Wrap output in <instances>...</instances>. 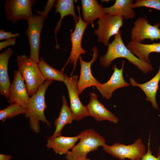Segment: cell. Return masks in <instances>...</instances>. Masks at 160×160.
<instances>
[{"label":"cell","instance_id":"22","mask_svg":"<svg viewBox=\"0 0 160 160\" xmlns=\"http://www.w3.org/2000/svg\"><path fill=\"white\" fill-rule=\"evenodd\" d=\"M134 0H116L114 4L109 7H103L104 12L112 16H119L127 19L133 18L135 11L132 8Z\"/></svg>","mask_w":160,"mask_h":160},{"label":"cell","instance_id":"13","mask_svg":"<svg viewBox=\"0 0 160 160\" xmlns=\"http://www.w3.org/2000/svg\"><path fill=\"white\" fill-rule=\"evenodd\" d=\"M125 62L122 60L121 67L118 68L116 65L112 67L113 73L110 79L106 82L100 84L96 87L103 97L109 100L112 97V93L116 90L128 87L130 84L126 81L123 76V70Z\"/></svg>","mask_w":160,"mask_h":160},{"label":"cell","instance_id":"18","mask_svg":"<svg viewBox=\"0 0 160 160\" xmlns=\"http://www.w3.org/2000/svg\"><path fill=\"white\" fill-rule=\"evenodd\" d=\"M81 2L83 21L91 24L92 27L94 28V21L103 18L106 14L103 10L102 5L96 0H81Z\"/></svg>","mask_w":160,"mask_h":160},{"label":"cell","instance_id":"16","mask_svg":"<svg viewBox=\"0 0 160 160\" xmlns=\"http://www.w3.org/2000/svg\"><path fill=\"white\" fill-rule=\"evenodd\" d=\"M14 52L9 47L0 54V95L8 99L11 84L8 72V66L9 58Z\"/></svg>","mask_w":160,"mask_h":160},{"label":"cell","instance_id":"9","mask_svg":"<svg viewBox=\"0 0 160 160\" xmlns=\"http://www.w3.org/2000/svg\"><path fill=\"white\" fill-rule=\"evenodd\" d=\"M35 0H7L4 5L6 19L13 24L32 17V7Z\"/></svg>","mask_w":160,"mask_h":160},{"label":"cell","instance_id":"26","mask_svg":"<svg viewBox=\"0 0 160 160\" xmlns=\"http://www.w3.org/2000/svg\"><path fill=\"white\" fill-rule=\"evenodd\" d=\"M141 7L151 8L160 11V0H137L133 4L132 8L134 9Z\"/></svg>","mask_w":160,"mask_h":160},{"label":"cell","instance_id":"17","mask_svg":"<svg viewBox=\"0 0 160 160\" xmlns=\"http://www.w3.org/2000/svg\"><path fill=\"white\" fill-rule=\"evenodd\" d=\"M160 80V64L158 71L155 76L150 80L144 83H137L134 78H129L130 84L133 87H137L140 88L146 95L145 100L150 102L153 108L155 109L158 108L156 95Z\"/></svg>","mask_w":160,"mask_h":160},{"label":"cell","instance_id":"31","mask_svg":"<svg viewBox=\"0 0 160 160\" xmlns=\"http://www.w3.org/2000/svg\"><path fill=\"white\" fill-rule=\"evenodd\" d=\"M12 157L10 155L0 154V160H10Z\"/></svg>","mask_w":160,"mask_h":160},{"label":"cell","instance_id":"28","mask_svg":"<svg viewBox=\"0 0 160 160\" xmlns=\"http://www.w3.org/2000/svg\"><path fill=\"white\" fill-rule=\"evenodd\" d=\"M136 160H160V157L159 156L156 157L152 154V152L150 148V142H149L147 152Z\"/></svg>","mask_w":160,"mask_h":160},{"label":"cell","instance_id":"4","mask_svg":"<svg viewBox=\"0 0 160 160\" xmlns=\"http://www.w3.org/2000/svg\"><path fill=\"white\" fill-rule=\"evenodd\" d=\"M16 61L18 70L23 79L30 97L34 95L45 81L37 63L25 55H17Z\"/></svg>","mask_w":160,"mask_h":160},{"label":"cell","instance_id":"21","mask_svg":"<svg viewBox=\"0 0 160 160\" xmlns=\"http://www.w3.org/2000/svg\"><path fill=\"white\" fill-rule=\"evenodd\" d=\"M74 2L73 0H56L55 2L54 5L55 8V13L56 14L58 12L60 15L59 20L54 30L56 41L55 48L57 49H58L60 48L57 42V31L60 28L61 22L63 18L66 16L71 15L73 17L75 23L79 21V17L76 14Z\"/></svg>","mask_w":160,"mask_h":160},{"label":"cell","instance_id":"20","mask_svg":"<svg viewBox=\"0 0 160 160\" xmlns=\"http://www.w3.org/2000/svg\"><path fill=\"white\" fill-rule=\"evenodd\" d=\"M127 47L137 57L144 62L150 63L149 54L153 52L160 53V42L145 44L130 41Z\"/></svg>","mask_w":160,"mask_h":160},{"label":"cell","instance_id":"29","mask_svg":"<svg viewBox=\"0 0 160 160\" xmlns=\"http://www.w3.org/2000/svg\"><path fill=\"white\" fill-rule=\"evenodd\" d=\"M20 34L18 33H12V32L5 31L3 29L0 30V40L9 39L11 38H15L20 36Z\"/></svg>","mask_w":160,"mask_h":160},{"label":"cell","instance_id":"1","mask_svg":"<svg viewBox=\"0 0 160 160\" xmlns=\"http://www.w3.org/2000/svg\"><path fill=\"white\" fill-rule=\"evenodd\" d=\"M107 46L105 54L101 56L99 59L100 63L103 67L109 68L114 60L123 58L135 66L143 73L146 74L153 71V68L152 64L140 60L124 45L121 30L115 35L113 41L109 43Z\"/></svg>","mask_w":160,"mask_h":160},{"label":"cell","instance_id":"3","mask_svg":"<svg viewBox=\"0 0 160 160\" xmlns=\"http://www.w3.org/2000/svg\"><path fill=\"white\" fill-rule=\"evenodd\" d=\"M79 135V142L65 155L66 160H84L89 152L105 144L104 137L92 129L83 130Z\"/></svg>","mask_w":160,"mask_h":160},{"label":"cell","instance_id":"6","mask_svg":"<svg viewBox=\"0 0 160 160\" xmlns=\"http://www.w3.org/2000/svg\"><path fill=\"white\" fill-rule=\"evenodd\" d=\"M45 19L44 16L35 15L27 20L28 25L25 33L28 38L30 47L29 58L38 64L40 61L41 33Z\"/></svg>","mask_w":160,"mask_h":160},{"label":"cell","instance_id":"19","mask_svg":"<svg viewBox=\"0 0 160 160\" xmlns=\"http://www.w3.org/2000/svg\"><path fill=\"white\" fill-rule=\"evenodd\" d=\"M46 147L48 149H52L56 154L59 155H66L75 145L77 141L79 139L78 135L74 137H66L62 136L54 138L47 137Z\"/></svg>","mask_w":160,"mask_h":160},{"label":"cell","instance_id":"14","mask_svg":"<svg viewBox=\"0 0 160 160\" xmlns=\"http://www.w3.org/2000/svg\"><path fill=\"white\" fill-rule=\"evenodd\" d=\"M29 96L25 81L19 71L15 70L10 88L8 103L10 104L16 103L27 108Z\"/></svg>","mask_w":160,"mask_h":160},{"label":"cell","instance_id":"7","mask_svg":"<svg viewBox=\"0 0 160 160\" xmlns=\"http://www.w3.org/2000/svg\"><path fill=\"white\" fill-rule=\"evenodd\" d=\"M79 12V20L75 23L73 32L70 33V40L71 42V49L68 58L61 71L63 72L67 65L70 62L73 65V69L70 75H73L75 70L78 60L81 54H85L87 51L84 49L81 46V42L84 31L88 24L82 20L80 15V7L77 6Z\"/></svg>","mask_w":160,"mask_h":160},{"label":"cell","instance_id":"10","mask_svg":"<svg viewBox=\"0 0 160 160\" xmlns=\"http://www.w3.org/2000/svg\"><path fill=\"white\" fill-rule=\"evenodd\" d=\"M79 76L72 75L69 77L64 75L63 82L66 86L70 101V108L74 117V120L79 121L89 116L85 106L81 103L77 92Z\"/></svg>","mask_w":160,"mask_h":160},{"label":"cell","instance_id":"15","mask_svg":"<svg viewBox=\"0 0 160 160\" xmlns=\"http://www.w3.org/2000/svg\"><path fill=\"white\" fill-rule=\"evenodd\" d=\"M90 100L85 106L89 116L97 121L107 120L114 124H117L119 119L113 113L107 109L100 103L95 93L90 92Z\"/></svg>","mask_w":160,"mask_h":160},{"label":"cell","instance_id":"12","mask_svg":"<svg viewBox=\"0 0 160 160\" xmlns=\"http://www.w3.org/2000/svg\"><path fill=\"white\" fill-rule=\"evenodd\" d=\"M92 51L93 52V57L90 61H84L81 56L79 59L81 67L80 77L77 84V92L79 95L86 88L92 86L96 87L101 84L92 75L91 69L92 64L97 58L98 50L96 47L94 46Z\"/></svg>","mask_w":160,"mask_h":160},{"label":"cell","instance_id":"5","mask_svg":"<svg viewBox=\"0 0 160 160\" xmlns=\"http://www.w3.org/2000/svg\"><path fill=\"white\" fill-rule=\"evenodd\" d=\"M103 148L104 151L120 160H124L126 159L136 160L145 153V148L141 138L129 145L118 142L111 145L105 144Z\"/></svg>","mask_w":160,"mask_h":160},{"label":"cell","instance_id":"25","mask_svg":"<svg viewBox=\"0 0 160 160\" xmlns=\"http://www.w3.org/2000/svg\"><path fill=\"white\" fill-rule=\"evenodd\" d=\"M26 108L16 103H12L0 111V120L4 122L8 119H12L21 114H25Z\"/></svg>","mask_w":160,"mask_h":160},{"label":"cell","instance_id":"30","mask_svg":"<svg viewBox=\"0 0 160 160\" xmlns=\"http://www.w3.org/2000/svg\"><path fill=\"white\" fill-rule=\"evenodd\" d=\"M16 38H11L0 42V51L8 46L14 45L16 44Z\"/></svg>","mask_w":160,"mask_h":160},{"label":"cell","instance_id":"32","mask_svg":"<svg viewBox=\"0 0 160 160\" xmlns=\"http://www.w3.org/2000/svg\"><path fill=\"white\" fill-rule=\"evenodd\" d=\"M158 151V152L157 153V156H159L160 157V146L159 148Z\"/></svg>","mask_w":160,"mask_h":160},{"label":"cell","instance_id":"11","mask_svg":"<svg viewBox=\"0 0 160 160\" xmlns=\"http://www.w3.org/2000/svg\"><path fill=\"white\" fill-rule=\"evenodd\" d=\"M160 23L150 24L145 17L137 18L131 30V40L141 43L145 39L152 41L160 39Z\"/></svg>","mask_w":160,"mask_h":160},{"label":"cell","instance_id":"27","mask_svg":"<svg viewBox=\"0 0 160 160\" xmlns=\"http://www.w3.org/2000/svg\"><path fill=\"white\" fill-rule=\"evenodd\" d=\"M56 0H48L46 3V5L44 7V9L43 11L41 12L35 9L36 12L39 14L41 16H44L46 19L48 14L49 11L52 9L53 6H54Z\"/></svg>","mask_w":160,"mask_h":160},{"label":"cell","instance_id":"33","mask_svg":"<svg viewBox=\"0 0 160 160\" xmlns=\"http://www.w3.org/2000/svg\"><path fill=\"white\" fill-rule=\"evenodd\" d=\"M109 1H110V0H101V2H108Z\"/></svg>","mask_w":160,"mask_h":160},{"label":"cell","instance_id":"23","mask_svg":"<svg viewBox=\"0 0 160 160\" xmlns=\"http://www.w3.org/2000/svg\"><path fill=\"white\" fill-rule=\"evenodd\" d=\"M62 99L63 104L60 114L54 122L55 129L52 135L49 137L50 138L61 136V131L64 127L66 124H71L74 120L73 115L67 105L66 99L64 95H63Z\"/></svg>","mask_w":160,"mask_h":160},{"label":"cell","instance_id":"34","mask_svg":"<svg viewBox=\"0 0 160 160\" xmlns=\"http://www.w3.org/2000/svg\"><path fill=\"white\" fill-rule=\"evenodd\" d=\"M84 160H90L89 159H85Z\"/></svg>","mask_w":160,"mask_h":160},{"label":"cell","instance_id":"8","mask_svg":"<svg viewBox=\"0 0 160 160\" xmlns=\"http://www.w3.org/2000/svg\"><path fill=\"white\" fill-rule=\"evenodd\" d=\"M124 19L121 16L107 14L103 18L98 19L97 22L98 29L94 32L97 37V41L107 46L111 37L117 34L123 25Z\"/></svg>","mask_w":160,"mask_h":160},{"label":"cell","instance_id":"2","mask_svg":"<svg viewBox=\"0 0 160 160\" xmlns=\"http://www.w3.org/2000/svg\"><path fill=\"white\" fill-rule=\"evenodd\" d=\"M53 80H45L36 93L29 97L25 116L29 119L30 128L33 132L38 133L40 131V121L50 128V122L46 119L44 111L47 108L45 99L46 91Z\"/></svg>","mask_w":160,"mask_h":160},{"label":"cell","instance_id":"24","mask_svg":"<svg viewBox=\"0 0 160 160\" xmlns=\"http://www.w3.org/2000/svg\"><path fill=\"white\" fill-rule=\"evenodd\" d=\"M39 69L45 80H56L63 82L64 75L63 72L50 66L42 57H41L38 63Z\"/></svg>","mask_w":160,"mask_h":160}]
</instances>
